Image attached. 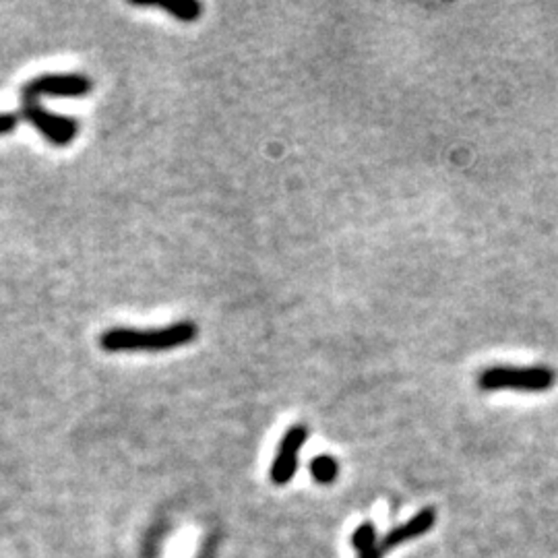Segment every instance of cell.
Segmentation results:
<instances>
[{
  "label": "cell",
  "mask_w": 558,
  "mask_h": 558,
  "mask_svg": "<svg viewBox=\"0 0 558 558\" xmlns=\"http://www.w3.org/2000/svg\"><path fill=\"white\" fill-rule=\"evenodd\" d=\"M376 544V527L373 521H364L356 527V532L352 534V546L360 553H364L371 546Z\"/></svg>",
  "instance_id": "cell-9"
},
{
  "label": "cell",
  "mask_w": 558,
  "mask_h": 558,
  "mask_svg": "<svg viewBox=\"0 0 558 558\" xmlns=\"http://www.w3.org/2000/svg\"><path fill=\"white\" fill-rule=\"evenodd\" d=\"M36 95H60V97H83L92 94L94 81L86 75H41L25 83Z\"/></svg>",
  "instance_id": "cell-5"
},
{
  "label": "cell",
  "mask_w": 558,
  "mask_h": 558,
  "mask_svg": "<svg viewBox=\"0 0 558 558\" xmlns=\"http://www.w3.org/2000/svg\"><path fill=\"white\" fill-rule=\"evenodd\" d=\"M435 523H436V508L435 507L422 508L420 513H416L414 518L408 519L406 523H401V526L391 529L385 538L381 540L382 548L389 553V550L401 546V544L420 538V536L428 534L430 529L435 527Z\"/></svg>",
  "instance_id": "cell-6"
},
{
  "label": "cell",
  "mask_w": 558,
  "mask_h": 558,
  "mask_svg": "<svg viewBox=\"0 0 558 558\" xmlns=\"http://www.w3.org/2000/svg\"><path fill=\"white\" fill-rule=\"evenodd\" d=\"M199 335V327L193 320L158 327V329H129V327H112L100 335L104 352H166L174 347L193 344Z\"/></svg>",
  "instance_id": "cell-1"
},
{
  "label": "cell",
  "mask_w": 558,
  "mask_h": 558,
  "mask_svg": "<svg viewBox=\"0 0 558 558\" xmlns=\"http://www.w3.org/2000/svg\"><path fill=\"white\" fill-rule=\"evenodd\" d=\"M306 438H309V428H306L304 424H296V427H292L284 435L269 472L271 482L275 486H285L292 478H294V473L298 470L300 451H302Z\"/></svg>",
  "instance_id": "cell-4"
},
{
  "label": "cell",
  "mask_w": 558,
  "mask_h": 558,
  "mask_svg": "<svg viewBox=\"0 0 558 558\" xmlns=\"http://www.w3.org/2000/svg\"><path fill=\"white\" fill-rule=\"evenodd\" d=\"M385 554H387V550L382 548L381 542H376L374 546L364 550V553H360L358 558H385Z\"/></svg>",
  "instance_id": "cell-11"
},
{
  "label": "cell",
  "mask_w": 558,
  "mask_h": 558,
  "mask_svg": "<svg viewBox=\"0 0 558 558\" xmlns=\"http://www.w3.org/2000/svg\"><path fill=\"white\" fill-rule=\"evenodd\" d=\"M19 121L21 116L13 114V112H3L0 114V135H11L19 127Z\"/></svg>",
  "instance_id": "cell-10"
},
{
  "label": "cell",
  "mask_w": 558,
  "mask_h": 558,
  "mask_svg": "<svg viewBox=\"0 0 558 558\" xmlns=\"http://www.w3.org/2000/svg\"><path fill=\"white\" fill-rule=\"evenodd\" d=\"M21 118H25L27 122L33 124L41 137L48 139V141L58 145V148H65V145L73 143L76 132H79V122L71 116H60L48 112L40 104V95H36L32 89H27L23 86L21 89Z\"/></svg>",
  "instance_id": "cell-3"
},
{
  "label": "cell",
  "mask_w": 558,
  "mask_h": 558,
  "mask_svg": "<svg viewBox=\"0 0 558 558\" xmlns=\"http://www.w3.org/2000/svg\"><path fill=\"white\" fill-rule=\"evenodd\" d=\"M137 6H156V9H162L166 13H170V15L176 17L178 21H184V23H193V21H197L201 17V11H203V6H201L199 3H194V0H164V3H159V0H148V3H135Z\"/></svg>",
  "instance_id": "cell-7"
},
{
  "label": "cell",
  "mask_w": 558,
  "mask_h": 558,
  "mask_svg": "<svg viewBox=\"0 0 558 558\" xmlns=\"http://www.w3.org/2000/svg\"><path fill=\"white\" fill-rule=\"evenodd\" d=\"M338 459L331 455H319L310 462V476L315 478L319 484H333L335 480H338Z\"/></svg>",
  "instance_id": "cell-8"
},
{
  "label": "cell",
  "mask_w": 558,
  "mask_h": 558,
  "mask_svg": "<svg viewBox=\"0 0 558 558\" xmlns=\"http://www.w3.org/2000/svg\"><path fill=\"white\" fill-rule=\"evenodd\" d=\"M556 374L548 366H492L478 376V387L482 391H527V393H540V391L553 389Z\"/></svg>",
  "instance_id": "cell-2"
}]
</instances>
